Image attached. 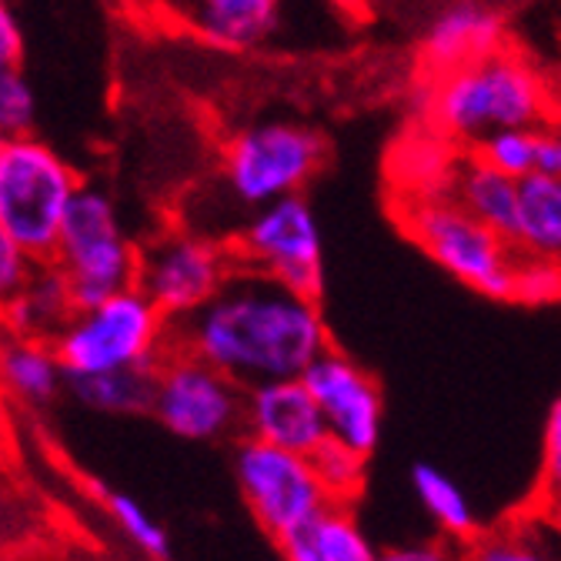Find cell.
<instances>
[{"label": "cell", "instance_id": "6da1fadb", "mask_svg": "<svg viewBox=\"0 0 561 561\" xmlns=\"http://www.w3.org/2000/svg\"><path fill=\"white\" fill-rule=\"evenodd\" d=\"M184 347L241 388L301 378L331 347L321 305L274 277L241 267L225 291L174 324Z\"/></svg>", "mask_w": 561, "mask_h": 561}, {"label": "cell", "instance_id": "7a4b0ae2", "mask_svg": "<svg viewBox=\"0 0 561 561\" xmlns=\"http://www.w3.org/2000/svg\"><path fill=\"white\" fill-rule=\"evenodd\" d=\"M414 111L442 140L471 151L488 134L541 127L548 88L522 54L499 47L442 78H417Z\"/></svg>", "mask_w": 561, "mask_h": 561}, {"label": "cell", "instance_id": "3957f363", "mask_svg": "<svg viewBox=\"0 0 561 561\" xmlns=\"http://www.w3.org/2000/svg\"><path fill=\"white\" fill-rule=\"evenodd\" d=\"M171 347L174 324L140 288L81 308L54 341L67 381L111 371H154Z\"/></svg>", "mask_w": 561, "mask_h": 561}, {"label": "cell", "instance_id": "277c9868", "mask_svg": "<svg viewBox=\"0 0 561 561\" xmlns=\"http://www.w3.org/2000/svg\"><path fill=\"white\" fill-rule=\"evenodd\" d=\"M394 218L401 231L465 288L491 301L515 298V271L522 257L518 248L471 218L448 194L401 197Z\"/></svg>", "mask_w": 561, "mask_h": 561}, {"label": "cell", "instance_id": "5b68a950", "mask_svg": "<svg viewBox=\"0 0 561 561\" xmlns=\"http://www.w3.org/2000/svg\"><path fill=\"white\" fill-rule=\"evenodd\" d=\"M81 187L78 171L47 140L8 137L0 148V228L34 261H50L67 207Z\"/></svg>", "mask_w": 561, "mask_h": 561}, {"label": "cell", "instance_id": "8992f818", "mask_svg": "<svg viewBox=\"0 0 561 561\" xmlns=\"http://www.w3.org/2000/svg\"><path fill=\"white\" fill-rule=\"evenodd\" d=\"M50 261L67 274L81 311L137 288L140 248L124 234L111 194L84 184L67 207Z\"/></svg>", "mask_w": 561, "mask_h": 561}, {"label": "cell", "instance_id": "52a82bcc", "mask_svg": "<svg viewBox=\"0 0 561 561\" xmlns=\"http://www.w3.org/2000/svg\"><path fill=\"white\" fill-rule=\"evenodd\" d=\"M328 161V140L298 121H257L228 137L221 174L228 191L251 210L301 194Z\"/></svg>", "mask_w": 561, "mask_h": 561}, {"label": "cell", "instance_id": "ba28073f", "mask_svg": "<svg viewBox=\"0 0 561 561\" xmlns=\"http://www.w3.org/2000/svg\"><path fill=\"white\" fill-rule=\"evenodd\" d=\"M238 271L241 264L231 241L174 228L140 251L137 288L161 308L171 324H178L207 301H215Z\"/></svg>", "mask_w": 561, "mask_h": 561}, {"label": "cell", "instance_id": "9c48e42d", "mask_svg": "<svg viewBox=\"0 0 561 561\" xmlns=\"http://www.w3.org/2000/svg\"><path fill=\"white\" fill-rule=\"evenodd\" d=\"M244 394L238 381L184 347H171L154 368L151 414L184 442H225L244 432Z\"/></svg>", "mask_w": 561, "mask_h": 561}, {"label": "cell", "instance_id": "30bf717a", "mask_svg": "<svg viewBox=\"0 0 561 561\" xmlns=\"http://www.w3.org/2000/svg\"><path fill=\"white\" fill-rule=\"evenodd\" d=\"M238 264L274 277L305 298L321 301L324 291V244L311 204L295 194L257 207L231 238Z\"/></svg>", "mask_w": 561, "mask_h": 561}, {"label": "cell", "instance_id": "8fae6325", "mask_svg": "<svg viewBox=\"0 0 561 561\" xmlns=\"http://www.w3.org/2000/svg\"><path fill=\"white\" fill-rule=\"evenodd\" d=\"M234 478L248 512L274 541L291 535L331 505L308 455L274 448L248 435L234 451Z\"/></svg>", "mask_w": 561, "mask_h": 561}, {"label": "cell", "instance_id": "7c38bea8", "mask_svg": "<svg viewBox=\"0 0 561 561\" xmlns=\"http://www.w3.org/2000/svg\"><path fill=\"white\" fill-rule=\"evenodd\" d=\"M301 378L321 408L328 438L371 458L385 425V398L378 381L334 344Z\"/></svg>", "mask_w": 561, "mask_h": 561}, {"label": "cell", "instance_id": "4fadbf2b", "mask_svg": "<svg viewBox=\"0 0 561 561\" xmlns=\"http://www.w3.org/2000/svg\"><path fill=\"white\" fill-rule=\"evenodd\" d=\"M244 435L311 458L328 442V425L305 378H280L248 388Z\"/></svg>", "mask_w": 561, "mask_h": 561}, {"label": "cell", "instance_id": "5bb4252c", "mask_svg": "<svg viewBox=\"0 0 561 561\" xmlns=\"http://www.w3.org/2000/svg\"><path fill=\"white\" fill-rule=\"evenodd\" d=\"M499 47H505L502 14L478 4V0H458V4H448L421 37V78H442L455 67L495 54Z\"/></svg>", "mask_w": 561, "mask_h": 561}, {"label": "cell", "instance_id": "9a60e30c", "mask_svg": "<svg viewBox=\"0 0 561 561\" xmlns=\"http://www.w3.org/2000/svg\"><path fill=\"white\" fill-rule=\"evenodd\" d=\"M178 21L197 41L241 54L261 47L280 21L285 0H174Z\"/></svg>", "mask_w": 561, "mask_h": 561}, {"label": "cell", "instance_id": "2e32d148", "mask_svg": "<svg viewBox=\"0 0 561 561\" xmlns=\"http://www.w3.org/2000/svg\"><path fill=\"white\" fill-rule=\"evenodd\" d=\"M448 197L458 201L484 228L515 244L522 215V181L491 168L474 151H461V158L451 168Z\"/></svg>", "mask_w": 561, "mask_h": 561}, {"label": "cell", "instance_id": "e0dca14e", "mask_svg": "<svg viewBox=\"0 0 561 561\" xmlns=\"http://www.w3.org/2000/svg\"><path fill=\"white\" fill-rule=\"evenodd\" d=\"M75 314H78V301L75 291H70L67 274L54 261H37L24 291L8 305V311L0 318L8 321L14 337L54 344Z\"/></svg>", "mask_w": 561, "mask_h": 561}, {"label": "cell", "instance_id": "ac0fdd59", "mask_svg": "<svg viewBox=\"0 0 561 561\" xmlns=\"http://www.w3.org/2000/svg\"><path fill=\"white\" fill-rule=\"evenodd\" d=\"M274 545L285 561H375L378 554L351 505L341 502H331L324 512Z\"/></svg>", "mask_w": 561, "mask_h": 561}, {"label": "cell", "instance_id": "d6986e66", "mask_svg": "<svg viewBox=\"0 0 561 561\" xmlns=\"http://www.w3.org/2000/svg\"><path fill=\"white\" fill-rule=\"evenodd\" d=\"M518 254L561 264V178L531 174L522 181Z\"/></svg>", "mask_w": 561, "mask_h": 561}, {"label": "cell", "instance_id": "ffe728a7", "mask_svg": "<svg viewBox=\"0 0 561 561\" xmlns=\"http://www.w3.org/2000/svg\"><path fill=\"white\" fill-rule=\"evenodd\" d=\"M411 488H414V499L421 502V508H425L428 518L438 525L442 538L468 548L481 535L478 531V515H474L468 495L448 471L417 461L411 468Z\"/></svg>", "mask_w": 561, "mask_h": 561}, {"label": "cell", "instance_id": "44dd1931", "mask_svg": "<svg viewBox=\"0 0 561 561\" xmlns=\"http://www.w3.org/2000/svg\"><path fill=\"white\" fill-rule=\"evenodd\" d=\"M0 381L31 404L57 398V391L70 385L54 344L31 337H14L11 344H4V351H0Z\"/></svg>", "mask_w": 561, "mask_h": 561}, {"label": "cell", "instance_id": "7402d4cb", "mask_svg": "<svg viewBox=\"0 0 561 561\" xmlns=\"http://www.w3.org/2000/svg\"><path fill=\"white\" fill-rule=\"evenodd\" d=\"M465 561H561V538L528 512L508 528L478 535L465 548Z\"/></svg>", "mask_w": 561, "mask_h": 561}, {"label": "cell", "instance_id": "603a6c76", "mask_svg": "<svg viewBox=\"0 0 561 561\" xmlns=\"http://www.w3.org/2000/svg\"><path fill=\"white\" fill-rule=\"evenodd\" d=\"M75 398L104 414H140L154 401V371H111L70 381Z\"/></svg>", "mask_w": 561, "mask_h": 561}, {"label": "cell", "instance_id": "cb8c5ba5", "mask_svg": "<svg viewBox=\"0 0 561 561\" xmlns=\"http://www.w3.org/2000/svg\"><path fill=\"white\" fill-rule=\"evenodd\" d=\"M311 461H314V471H318V478H321V484L328 491V499L341 502V505H355V499L362 495V488H365L368 458L328 438L311 455Z\"/></svg>", "mask_w": 561, "mask_h": 561}, {"label": "cell", "instance_id": "d4e9b609", "mask_svg": "<svg viewBox=\"0 0 561 561\" xmlns=\"http://www.w3.org/2000/svg\"><path fill=\"white\" fill-rule=\"evenodd\" d=\"M104 508L111 515V522L121 528V535L148 558H168L171 554V538L164 531V525L140 505L137 499L124 495V491H107L104 495Z\"/></svg>", "mask_w": 561, "mask_h": 561}, {"label": "cell", "instance_id": "484cf974", "mask_svg": "<svg viewBox=\"0 0 561 561\" xmlns=\"http://www.w3.org/2000/svg\"><path fill=\"white\" fill-rule=\"evenodd\" d=\"M535 130L538 127H525V130H499L488 134L478 148H471L481 161H488L491 168H499L502 174L525 181L535 174Z\"/></svg>", "mask_w": 561, "mask_h": 561}, {"label": "cell", "instance_id": "4316f807", "mask_svg": "<svg viewBox=\"0 0 561 561\" xmlns=\"http://www.w3.org/2000/svg\"><path fill=\"white\" fill-rule=\"evenodd\" d=\"M37 117L34 88L21 67L0 70V137H27Z\"/></svg>", "mask_w": 561, "mask_h": 561}, {"label": "cell", "instance_id": "83f0119b", "mask_svg": "<svg viewBox=\"0 0 561 561\" xmlns=\"http://www.w3.org/2000/svg\"><path fill=\"white\" fill-rule=\"evenodd\" d=\"M518 305H554L561 301V264L541 261V257H518V271H515V298Z\"/></svg>", "mask_w": 561, "mask_h": 561}, {"label": "cell", "instance_id": "f1b7e54d", "mask_svg": "<svg viewBox=\"0 0 561 561\" xmlns=\"http://www.w3.org/2000/svg\"><path fill=\"white\" fill-rule=\"evenodd\" d=\"M535 499H561V394L551 401L541 432V481Z\"/></svg>", "mask_w": 561, "mask_h": 561}, {"label": "cell", "instance_id": "f546056e", "mask_svg": "<svg viewBox=\"0 0 561 561\" xmlns=\"http://www.w3.org/2000/svg\"><path fill=\"white\" fill-rule=\"evenodd\" d=\"M34 267H37V261L4 228H0V314H4L8 305L24 291Z\"/></svg>", "mask_w": 561, "mask_h": 561}, {"label": "cell", "instance_id": "4dcf8cb0", "mask_svg": "<svg viewBox=\"0 0 561 561\" xmlns=\"http://www.w3.org/2000/svg\"><path fill=\"white\" fill-rule=\"evenodd\" d=\"M375 561H465V548L448 538H432V541L385 548L375 554Z\"/></svg>", "mask_w": 561, "mask_h": 561}, {"label": "cell", "instance_id": "1f68e13d", "mask_svg": "<svg viewBox=\"0 0 561 561\" xmlns=\"http://www.w3.org/2000/svg\"><path fill=\"white\" fill-rule=\"evenodd\" d=\"M24 57V31L18 24V14L8 0H0V70L21 67Z\"/></svg>", "mask_w": 561, "mask_h": 561}, {"label": "cell", "instance_id": "d6a6232c", "mask_svg": "<svg viewBox=\"0 0 561 561\" xmlns=\"http://www.w3.org/2000/svg\"><path fill=\"white\" fill-rule=\"evenodd\" d=\"M535 174L561 178V127H538L535 130Z\"/></svg>", "mask_w": 561, "mask_h": 561}, {"label": "cell", "instance_id": "836d02e7", "mask_svg": "<svg viewBox=\"0 0 561 561\" xmlns=\"http://www.w3.org/2000/svg\"><path fill=\"white\" fill-rule=\"evenodd\" d=\"M531 512L561 538V499H535V508Z\"/></svg>", "mask_w": 561, "mask_h": 561}, {"label": "cell", "instance_id": "e575fe53", "mask_svg": "<svg viewBox=\"0 0 561 561\" xmlns=\"http://www.w3.org/2000/svg\"><path fill=\"white\" fill-rule=\"evenodd\" d=\"M331 4L344 18H355V21H368L371 18V0H331Z\"/></svg>", "mask_w": 561, "mask_h": 561}, {"label": "cell", "instance_id": "d590c367", "mask_svg": "<svg viewBox=\"0 0 561 561\" xmlns=\"http://www.w3.org/2000/svg\"><path fill=\"white\" fill-rule=\"evenodd\" d=\"M4 140H8V137H0V148H4Z\"/></svg>", "mask_w": 561, "mask_h": 561}]
</instances>
